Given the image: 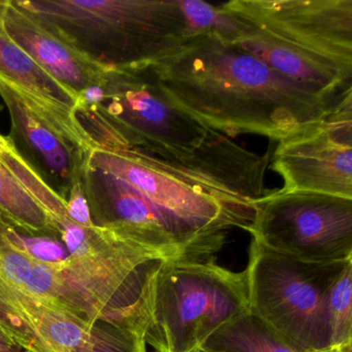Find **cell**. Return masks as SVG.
Returning a JSON list of instances; mask_svg holds the SVG:
<instances>
[{"label": "cell", "instance_id": "obj_15", "mask_svg": "<svg viewBox=\"0 0 352 352\" xmlns=\"http://www.w3.org/2000/svg\"><path fill=\"white\" fill-rule=\"evenodd\" d=\"M329 311L331 345L352 346V259L331 286Z\"/></svg>", "mask_w": 352, "mask_h": 352}, {"label": "cell", "instance_id": "obj_5", "mask_svg": "<svg viewBox=\"0 0 352 352\" xmlns=\"http://www.w3.org/2000/svg\"><path fill=\"white\" fill-rule=\"evenodd\" d=\"M347 261L308 263L251 241L244 270L250 314L296 351L331 346L329 292Z\"/></svg>", "mask_w": 352, "mask_h": 352}, {"label": "cell", "instance_id": "obj_2", "mask_svg": "<svg viewBox=\"0 0 352 352\" xmlns=\"http://www.w3.org/2000/svg\"><path fill=\"white\" fill-rule=\"evenodd\" d=\"M17 3L106 67L148 65L191 34L179 0Z\"/></svg>", "mask_w": 352, "mask_h": 352}, {"label": "cell", "instance_id": "obj_1", "mask_svg": "<svg viewBox=\"0 0 352 352\" xmlns=\"http://www.w3.org/2000/svg\"><path fill=\"white\" fill-rule=\"evenodd\" d=\"M145 65L180 108L230 135L281 141L322 120L352 96L292 81L215 32L190 34Z\"/></svg>", "mask_w": 352, "mask_h": 352}, {"label": "cell", "instance_id": "obj_9", "mask_svg": "<svg viewBox=\"0 0 352 352\" xmlns=\"http://www.w3.org/2000/svg\"><path fill=\"white\" fill-rule=\"evenodd\" d=\"M272 170L283 191H310L352 199V96L329 116L279 141Z\"/></svg>", "mask_w": 352, "mask_h": 352}, {"label": "cell", "instance_id": "obj_19", "mask_svg": "<svg viewBox=\"0 0 352 352\" xmlns=\"http://www.w3.org/2000/svg\"><path fill=\"white\" fill-rule=\"evenodd\" d=\"M191 352H210L208 351V350L204 349L203 347L197 348V349L193 350V351Z\"/></svg>", "mask_w": 352, "mask_h": 352}, {"label": "cell", "instance_id": "obj_11", "mask_svg": "<svg viewBox=\"0 0 352 352\" xmlns=\"http://www.w3.org/2000/svg\"><path fill=\"white\" fill-rule=\"evenodd\" d=\"M241 20L244 22V28L232 43L248 51L280 75L327 94H351L352 71L298 50Z\"/></svg>", "mask_w": 352, "mask_h": 352}, {"label": "cell", "instance_id": "obj_8", "mask_svg": "<svg viewBox=\"0 0 352 352\" xmlns=\"http://www.w3.org/2000/svg\"><path fill=\"white\" fill-rule=\"evenodd\" d=\"M222 6L282 42L352 71V0H232Z\"/></svg>", "mask_w": 352, "mask_h": 352}, {"label": "cell", "instance_id": "obj_18", "mask_svg": "<svg viewBox=\"0 0 352 352\" xmlns=\"http://www.w3.org/2000/svg\"><path fill=\"white\" fill-rule=\"evenodd\" d=\"M0 352H25V350L21 347H14V346L0 344Z\"/></svg>", "mask_w": 352, "mask_h": 352}, {"label": "cell", "instance_id": "obj_17", "mask_svg": "<svg viewBox=\"0 0 352 352\" xmlns=\"http://www.w3.org/2000/svg\"><path fill=\"white\" fill-rule=\"evenodd\" d=\"M0 344L14 346V347H21V346L14 340V338L12 337L11 333L8 331L7 327L1 322V320H0Z\"/></svg>", "mask_w": 352, "mask_h": 352}, {"label": "cell", "instance_id": "obj_20", "mask_svg": "<svg viewBox=\"0 0 352 352\" xmlns=\"http://www.w3.org/2000/svg\"><path fill=\"white\" fill-rule=\"evenodd\" d=\"M347 352H352V350H349V351H347Z\"/></svg>", "mask_w": 352, "mask_h": 352}, {"label": "cell", "instance_id": "obj_7", "mask_svg": "<svg viewBox=\"0 0 352 352\" xmlns=\"http://www.w3.org/2000/svg\"><path fill=\"white\" fill-rule=\"evenodd\" d=\"M0 96L11 117V138L21 155L67 201L82 178L91 141L76 117L53 112L0 76Z\"/></svg>", "mask_w": 352, "mask_h": 352}, {"label": "cell", "instance_id": "obj_16", "mask_svg": "<svg viewBox=\"0 0 352 352\" xmlns=\"http://www.w3.org/2000/svg\"><path fill=\"white\" fill-rule=\"evenodd\" d=\"M67 210L69 218L76 223L85 228L94 226L81 179L76 181L69 190L67 197Z\"/></svg>", "mask_w": 352, "mask_h": 352}, {"label": "cell", "instance_id": "obj_21", "mask_svg": "<svg viewBox=\"0 0 352 352\" xmlns=\"http://www.w3.org/2000/svg\"><path fill=\"white\" fill-rule=\"evenodd\" d=\"M25 352H28V351H25Z\"/></svg>", "mask_w": 352, "mask_h": 352}, {"label": "cell", "instance_id": "obj_10", "mask_svg": "<svg viewBox=\"0 0 352 352\" xmlns=\"http://www.w3.org/2000/svg\"><path fill=\"white\" fill-rule=\"evenodd\" d=\"M0 3L3 25L12 40L76 98L87 88L102 85L110 67L80 51L40 18L20 7L17 0Z\"/></svg>", "mask_w": 352, "mask_h": 352}, {"label": "cell", "instance_id": "obj_12", "mask_svg": "<svg viewBox=\"0 0 352 352\" xmlns=\"http://www.w3.org/2000/svg\"><path fill=\"white\" fill-rule=\"evenodd\" d=\"M0 76L17 85L41 106L75 117L78 98L43 71L6 30L0 3Z\"/></svg>", "mask_w": 352, "mask_h": 352}, {"label": "cell", "instance_id": "obj_4", "mask_svg": "<svg viewBox=\"0 0 352 352\" xmlns=\"http://www.w3.org/2000/svg\"><path fill=\"white\" fill-rule=\"evenodd\" d=\"M102 86L100 104L75 110L94 145L179 158L195 153L214 131L180 108L146 65L109 67Z\"/></svg>", "mask_w": 352, "mask_h": 352}, {"label": "cell", "instance_id": "obj_3", "mask_svg": "<svg viewBox=\"0 0 352 352\" xmlns=\"http://www.w3.org/2000/svg\"><path fill=\"white\" fill-rule=\"evenodd\" d=\"M249 313L245 271L215 261H164L146 287L144 339L157 352H191Z\"/></svg>", "mask_w": 352, "mask_h": 352}, {"label": "cell", "instance_id": "obj_13", "mask_svg": "<svg viewBox=\"0 0 352 352\" xmlns=\"http://www.w3.org/2000/svg\"><path fill=\"white\" fill-rule=\"evenodd\" d=\"M201 347L210 352H300L278 339L250 313L218 329ZM349 350H352V346L331 345L307 352H347Z\"/></svg>", "mask_w": 352, "mask_h": 352}, {"label": "cell", "instance_id": "obj_14", "mask_svg": "<svg viewBox=\"0 0 352 352\" xmlns=\"http://www.w3.org/2000/svg\"><path fill=\"white\" fill-rule=\"evenodd\" d=\"M0 216L30 236L57 238L56 230L42 208L0 162Z\"/></svg>", "mask_w": 352, "mask_h": 352}, {"label": "cell", "instance_id": "obj_6", "mask_svg": "<svg viewBox=\"0 0 352 352\" xmlns=\"http://www.w3.org/2000/svg\"><path fill=\"white\" fill-rule=\"evenodd\" d=\"M254 206L247 232L257 244L308 263L352 259V199L280 189Z\"/></svg>", "mask_w": 352, "mask_h": 352}]
</instances>
